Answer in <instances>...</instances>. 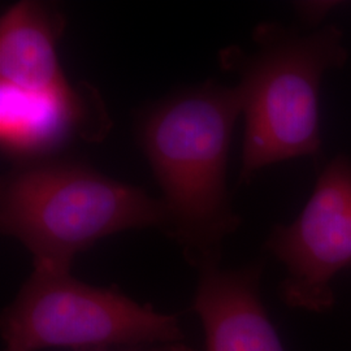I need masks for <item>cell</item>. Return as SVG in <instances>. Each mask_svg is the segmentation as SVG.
Returning a JSON list of instances; mask_svg holds the SVG:
<instances>
[{"label":"cell","mask_w":351,"mask_h":351,"mask_svg":"<svg viewBox=\"0 0 351 351\" xmlns=\"http://www.w3.org/2000/svg\"><path fill=\"white\" fill-rule=\"evenodd\" d=\"M242 114L237 86L213 80L152 103L137 137L163 191L164 233L198 271L220 264L223 245L241 224L226 188L233 129Z\"/></svg>","instance_id":"cell-1"},{"label":"cell","mask_w":351,"mask_h":351,"mask_svg":"<svg viewBox=\"0 0 351 351\" xmlns=\"http://www.w3.org/2000/svg\"><path fill=\"white\" fill-rule=\"evenodd\" d=\"M252 42L254 51L230 46L219 53L221 69L239 77L245 117L239 184L271 164L320 154L322 80L349 56L343 33L333 24L302 32L263 23Z\"/></svg>","instance_id":"cell-2"},{"label":"cell","mask_w":351,"mask_h":351,"mask_svg":"<svg viewBox=\"0 0 351 351\" xmlns=\"http://www.w3.org/2000/svg\"><path fill=\"white\" fill-rule=\"evenodd\" d=\"M167 226L162 199L69 158L17 163L1 181L0 229L34 269L71 272L77 255L129 229Z\"/></svg>","instance_id":"cell-3"},{"label":"cell","mask_w":351,"mask_h":351,"mask_svg":"<svg viewBox=\"0 0 351 351\" xmlns=\"http://www.w3.org/2000/svg\"><path fill=\"white\" fill-rule=\"evenodd\" d=\"M0 328L5 349L12 351H132L184 339L175 315L158 313L120 289L40 269L3 310Z\"/></svg>","instance_id":"cell-4"},{"label":"cell","mask_w":351,"mask_h":351,"mask_svg":"<svg viewBox=\"0 0 351 351\" xmlns=\"http://www.w3.org/2000/svg\"><path fill=\"white\" fill-rule=\"evenodd\" d=\"M265 249L285 268L278 294L287 306L323 314L333 308L332 282L351 268V160L337 155L322 169L301 213L269 233Z\"/></svg>","instance_id":"cell-5"},{"label":"cell","mask_w":351,"mask_h":351,"mask_svg":"<svg viewBox=\"0 0 351 351\" xmlns=\"http://www.w3.org/2000/svg\"><path fill=\"white\" fill-rule=\"evenodd\" d=\"M111 119L86 82L53 94H32L0 84V143L17 163L58 156L75 141L99 142Z\"/></svg>","instance_id":"cell-6"},{"label":"cell","mask_w":351,"mask_h":351,"mask_svg":"<svg viewBox=\"0 0 351 351\" xmlns=\"http://www.w3.org/2000/svg\"><path fill=\"white\" fill-rule=\"evenodd\" d=\"M191 310L198 315L206 351H287L261 297L263 264L201 268Z\"/></svg>","instance_id":"cell-7"},{"label":"cell","mask_w":351,"mask_h":351,"mask_svg":"<svg viewBox=\"0 0 351 351\" xmlns=\"http://www.w3.org/2000/svg\"><path fill=\"white\" fill-rule=\"evenodd\" d=\"M65 26L53 3L23 0L7 8L0 20V84L32 94L69 88L58 53Z\"/></svg>","instance_id":"cell-8"},{"label":"cell","mask_w":351,"mask_h":351,"mask_svg":"<svg viewBox=\"0 0 351 351\" xmlns=\"http://www.w3.org/2000/svg\"><path fill=\"white\" fill-rule=\"evenodd\" d=\"M146 351H194L188 345H185L182 341L180 342H171V343H163V345H155L145 349Z\"/></svg>","instance_id":"cell-9"},{"label":"cell","mask_w":351,"mask_h":351,"mask_svg":"<svg viewBox=\"0 0 351 351\" xmlns=\"http://www.w3.org/2000/svg\"><path fill=\"white\" fill-rule=\"evenodd\" d=\"M3 351H12V350H10V349H4V350Z\"/></svg>","instance_id":"cell-10"},{"label":"cell","mask_w":351,"mask_h":351,"mask_svg":"<svg viewBox=\"0 0 351 351\" xmlns=\"http://www.w3.org/2000/svg\"><path fill=\"white\" fill-rule=\"evenodd\" d=\"M124 351H129V350H124Z\"/></svg>","instance_id":"cell-11"}]
</instances>
